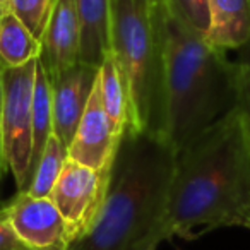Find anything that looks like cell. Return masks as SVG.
Returning <instances> with one entry per match:
<instances>
[{"instance_id": "cell-20", "label": "cell", "mask_w": 250, "mask_h": 250, "mask_svg": "<svg viewBox=\"0 0 250 250\" xmlns=\"http://www.w3.org/2000/svg\"><path fill=\"white\" fill-rule=\"evenodd\" d=\"M0 250H26V245L12 228L5 206H0Z\"/></svg>"}, {"instance_id": "cell-12", "label": "cell", "mask_w": 250, "mask_h": 250, "mask_svg": "<svg viewBox=\"0 0 250 250\" xmlns=\"http://www.w3.org/2000/svg\"><path fill=\"white\" fill-rule=\"evenodd\" d=\"M206 42L221 52L242 50L250 43V0H209Z\"/></svg>"}, {"instance_id": "cell-9", "label": "cell", "mask_w": 250, "mask_h": 250, "mask_svg": "<svg viewBox=\"0 0 250 250\" xmlns=\"http://www.w3.org/2000/svg\"><path fill=\"white\" fill-rule=\"evenodd\" d=\"M118 143L120 139L115 136L110 120L104 113L96 79L94 89L87 101L86 111L79 122L76 136L67 149L69 160H74L84 167L93 168V170L110 168L113 163L115 153H117Z\"/></svg>"}, {"instance_id": "cell-5", "label": "cell", "mask_w": 250, "mask_h": 250, "mask_svg": "<svg viewBox=\"0 0 250 250\" xmlns=\"http://www.w3.org/2000/svg\"><path fill=\"white\" fill-rule=\"evenodd\" d=\"M38 59L16 69L2 70V113H0V160L11 171L18 192L29 187L31 163V115Z\"/></svg>"}, {"instance_id": "cell-13", "label": "cell", "mask_w": 250, "mask_h": 250, "mask_svg": "<svg viewBox=\"0 0 250 250\" xmlns=\"http://www.w3.org/2000/svg\"><path fill=\"white\" fill-rule=\"evenodd\" d=\"M98 87H100L104 113L110 120L115 136L120 139L127 127H134L132 104H130L129 89H127L124 76H122V70L111 52L104 57L100 65Z\"/></svg>"}, {"instance_id": "cell-18", "label": "cell", "mask_w": 250, "mask_h": 250, "mask_svg": "<svg viewBox=\"0 0 250 250\" xmlns=\"http://www.w3.org/2000/svg\"><path fill=\"white\" fill-rule=\"evenodd\" d=\"M55 0H7V11L12 12L36 40H42Z\"/></svg>"}, {"instance_id": "cell-23", "label": "cell", "mask_w": 250, "mask_h": 250, "mask_svg": "<svg viewBox=\"0 0 250 250\" xmlns=\"http://www.w3.org/2000/svg\"><path fill=\"white\" fill-rule=\"evenodd\" d=\"M4 175H5V171L2 170V167H0V182H2V178H4Z\"/></svg>"}, {"instance_id": "cell-6", "label": "cell", "mask_w": 250, "mask_h": 250, "mask_svg": "<svg viewBox=\"0 0 250 250\" xmlns=\"http://www.w3.org/2000/svg\"><path fill=\"white\" fill-rule=\"evenodd\" d=\"M110 168L93 170L67 160L50 199L65 219L72 243L83 238L96 225L110 185Z\"/></svg>"}, {"instance_id": "cell-8", "label": "cell", "mask_w": 250, "mask_h": 250, "mask_svg": "<svg viewBox=\"0 0 250 250\" xmlns=\"http://www.w3.org/2000/svg\"><path fill=\"white\" fill-rule=\"evenodd\" d=\"M100 69L87 63H76L74 67L50 77L52 87V115L53 136L69 149L79 122L86 111L87 101L94 89Z\"/></svg>"}, {"instance_id": "cell-7", "label": "cell", "mask_w": 250, "mask_h": 250, "mask_svg": "<svg viewBox=\"0 0 250 250\" xmlns=\"http://www.w3.org/2000/svg\"><path fill=\"white\" fill-rule=\"evenodd\" d=\"M4 206L16 235L26 249L70 250L72 240L67 223L50 197H31L18 192Z\"/></svg>"}, {"instance_id": "cell-26", "label": "cell", "mask_w": 250, "mask_h": 250, "mask_svg": "<svg viewBox=\"0 0 250 250\" xmlns=\"http://www.w3.org/2000/svg\"><path fill=\"white\" fill-rule=\"evenodd\" d=\"M26 250H29V249H26Z\"/></svg>"}, {"instance_id": "cell-4", "label": "cell", "mask_w": 250, "mask_h": 250, "mask_svg": "<svg viewBox=\"0 0 250 250\" xmlns=\"http://www.w3.org/2000/svg\"><path fill=\"white\" fill-rule=\"evenodd\" d=\"M165 11L153 0H111V53L122 70L137 130L163 136Z\"/></svg>"}, {"instance_id": "cell-21", "label": "cell", "mask_w": 250, "mask_h": 250, "mask_svg": "<svg viewBox=\"0 0 250 250\" xmlns=\"http://www.w3.org/2000/svg\"><path fill=\"white\" fill-rule=\"evenodd\" d=\"M2 93H4V89H2V70H0V113H2ZM0 167H2V160H0Z\"/></svg>"}, {"instance_id": "cell-10", "label": "cell", "mask_w": 250, "mask_h": 250, "mask_svg": "<svg viewBox=\"0 0 250 250\" xmlns=\"http://www.w3.org/2000/svg\"><path fill=\"white\" fill-rule=\"evenodd\" d=\"M40 46L38 60L48 77L79 63L81 33L74 0H55Z\"/></svg>"}, {"instance_id": "cell-19", "label": "cell", "mask_w": 250, "mask_h": 250, "mask_svg": "<svg viewBox=\"0 0 250 250\" xmlns=\"http://www.w3.org/2000/svg\"><path fill=\"white\" fill-rule=\"evenodd\" d=\"M236 65V108L250 144V43L242 48Z\"/></svg>"}, {"instance_id": "cell-15", "label": "cell", "mask_w": 250, "mask_h": 250, "mask_svg": "<svg viewBox=\"0 0 250 250\" xmlns=\"http://www.w3.org/2000/svg\"><path fill=\"white\" fill-rule=\"evenodd\" d=\"M40 42L12 12L0 21V70L26 65L40 57Z\"/></svg>"}, {"instance_id": "cell-24", "label": "cell", "mask_w": 250, "mask_h": 250, "mask_svg": "<svg viewBox=\"0 0 250 250\" xmlns=\"http://www.w3.org/2000/svg\"><path fill=\"white\" fill-rule=\"evenodd\" d=\"M154 4H163V0H153Z\"/></svg>"}, {"instance_id": "cell-2", "label": "cell", "mask_w": 250, "mask_h": 250, "mask_svg": "<svg viewBox=\"0 0 250 250\" xmlns=\"http://www.w3.org/2000/svg\"><path fill=\"white\" fill-rule=\"evenodd\" d=\"M178 153L160 134L127 127L120 137L96 225L70 250H156Z\"/></svg>"}, {"instance_id": "cell-1", "label": "cell", "mask_w": 250, "mask_h": 250, "mask_svg": "<svg viewBox=\"0 0 250 250\" xmlns=\"http://www.w3.org/2000/svg\"><path fill=\"white\" fill-rule=\"evenodd\" d=\"M231 226L250 229V144L236 104L178 153L165 221L168 240Z\"/></svg>"}, {"instance_id": "cell-11", "label": "cell", "mask_w": 250, "mask_h": 250, "mask_svg": "<svg viewBox=\"0 0 250 250\" xmlns=\"http://www.w3.org/2000/svg\"><path fill=\"white\" fill-rule=\"evenodd\" d=\"M81 33L79 62L100 69L111 52V0H74Z\"/></svg>"}, {"instance_id": "cell-25", "label": "cell", "mask_w": 250, "mask_h": 250, "mask_svg": "<svg viewBox=\"0 0 250 250\" xmlns=\"http://www.w3.org/2000/svg\"><path fill=\"white\" fill-rule=\"evenodd\" d=\"M0 2H2V4H4L5 7H7V0H0Z\"/></svg>"}, {"instance_id": "cell-22", "label": "cell", "mask_w": 250, "mask_h": 250, "mask_svg": "<svg viewBox=\"0 0 250 250\" xmlns=\"http://www.w3.org/2000/svg\"><path fill=\"white\" fill-rule=\"evenodd\" d=\"M5 11H7V7H5V5L2 4V2H0V21H2V18H4Z\"/></svg>"}, {"instance_id": "cell-17", "label": "cell", "mask_w": 250, "mask_h": 250, "mask_svg": "<svg viewBox=\"0 0 250 250\" xmlns=\"http://www.w3.org/2000/svg\"><path fill=\"white\" fill-rule=\"evenodd\" d=\"M167 12L192 33L206 38L209 31V0H163Z\"/></svg>"}, {"instance_id": "cell-14", "label": "cell", "mask_w": 250, "mask_h": 250, "mask_svg": "<svg viewBox=\"0 0 250 250\" xmlns=\"http://www.w3.org/2000/svg\"><path fill=\"white\" fill-rule=\"evenodd\" d=\"M53 136V115H52V87L50 77L43 65L36 63L35 93H33V115H31V163H29V184L42 160V154L48 139Z\"/></svg>"}, {"instance_id": "cell-16", "label": "cell", "mask_w": 250, "mask_h": 250, "mask_svg": "<svg viewBox=\"0 0 250 250\" xmlns=\"http://www.w3.org/2000/svg\"><path fill=\"white\" fill-rule=\"evenodd\" d=\"M67 160H69L67 147L57 139V136H52L46 143L42 160L38 161V167L31 178V184L24 194H29L31 197H50Z\"/></svg>"}, {"instance_id": "cell-3", "label": "cell", "mask_w": 250, "mask_h": 250, "mask_svg": "<svg viewBox=\"0 0 250 250\" xmlns=\"http://www.w3.org/2000/svg\"><path fill=\"white\" fill-rule=\"evenodd\" d=\"M235 104V62L167 12L163 137L182 153Z\"/></svg>"}]
</instances>
